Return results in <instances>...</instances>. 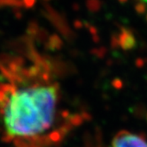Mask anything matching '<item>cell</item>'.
Listing matches in <instances>:
<instances>
[{
	"mask_svg": "<svg viewBox=\"0 0 147 147\" xmlns=\"http://www.w3.org/2000/svg\"><path fill=\"white\" fill-rule=\"evenodd\" d=\"M110 147H147V140L139 134L123 130L115 135Z\"/></svg>",
	"mask_w": 147,
	"mask_h": 147,
	"instance_id": "cell-2",
	"label": "cell"
},
{
	"mask_svg": "<svg viewBox=\"0 0 147 147\" xmlns=\"http://www.w3.org/2000/svg\"><path fill=\"white\" fill-rule=\"evenodd\" d=\"M58 98V86L48 81L15 89L3 112L7 134L15 138H30L47 131L54 122Z\"/></svg>",
	"mask_w": 147,
	"mask_h": 147,
	"instance_id": "cell-1",
	"label": "cell"
}]
</instances>
